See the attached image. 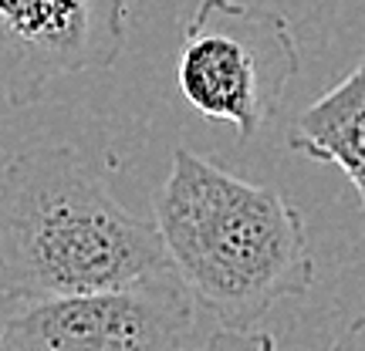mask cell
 Instances as JSON below:
<instances>
[{"instance_id":"1","label":"cell","mask_w":365,"mask_h":351,"mask_svg":"<svg viewBox=\"0 0 365 351\" xmlns=\"http://www.w3.org/2000/svg\"><path fill=\"white\" fill-rule=\"evenodd\" d=\"M166 263L220 328L247 331L314 284L304 216L277 186H257L213 159L176 149L153 199Z\"/></svg>"},{"instance_id":"2","label":"cell","mask_w":365,"mask_h":351,"mask_svg":"<svg viewBox=\"0 0 365 351\" xmlns=\"http://www.w3.org/2000/svg\"><path fill=\"white\" fill-rule=\"evenodd\" d=\"M170 271L153 220L122 206L68 145H34L0 172V294L48 300Z\"/></svg>"},{"instance_id":"3","label":"cell","mask_w":365,"mask_h":351,"mask_svg":"<svg viewBox=\"0 0 365 351\" xmlns=\"http://www.w3.org/2000/svg\"><path fill=\"white\" fill-rule=\"evenodd\" d=\"M301 51L284 14L247 0H200L180 44L182 98L196 115L230 122L247 142L277 115Z\"/></svg>"},{"instance_id":"4","label":"cell","mask_w":365,"mask_h":351,"mask_svg":"<svg viewBox=\"0 0 365 351\" xmlns=\"http://www.w3.org/2000/svg\"><path fill=\"white\" fill-rule=\"evenodd\" d=\"M193 298L173 271L91 294L31 300L0 325V351H186Z\"/></svg>"},{"instance_id":"5","label":"cell","mask_w":365,"mask_h":351,"mask_svg":"<svg viewBox=\"0 0 365 351\" xmlns=\"http://www.w3.org/2000/svg\"><path fill=\"white\" fill-rule=\"evenodd\" d=\"M129 0H0V105L27 108L125 51Z\"/></svg>"},{"instance_id":"6","label":"cell","mask_w":365,"mask_h":351,"mask_svg":"<svg viewBox=\"0 0 365 351\" xmlns=\"http://www.w3.org/2000/svg\"><path fill=\"white\" fill-rule=\"evenodd\" d=\"M287 145L314 162L339 166L365 216V61L294 118Z\"/></svg>"},{"instance_id":"7","label":"cell","mask_w":365,"mask_h":351,"mask_svg":"<svg viewBox=\"0 0 365 351\" xmlns=\"http://www.w3.org/2000/svg\"><path fill=\"white\" fill-rule=\"evenodd\" d=\"M196 351H277V345H274V338L267 331H254V328H247V331L220 328L217 335H210V338L203 341V348H196Z\"/></svg>"},{"instance_id":"8","label":"cell","mask_w":365,"mask_h":351,"mask_svg":"<svg viewBox=\"0 0 365 351\" xmlns=\"http://www.w3.org/2000/svg\"><path fill=\"white\" fill-rule=\"evenodd\" d=\"M328 351H365V314L362 318H355L352 325L331 341V348Z\"/></svg>"}]
</instances>
